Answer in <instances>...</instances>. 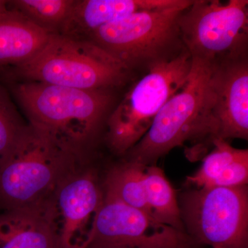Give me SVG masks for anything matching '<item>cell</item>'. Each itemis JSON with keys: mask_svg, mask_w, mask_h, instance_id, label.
Listing matches in <instances>:
<instances>
[{"mask_svg": "<svg viewBox=\"0 0 248 248\" xmlns=\"http://www.w3.org/2000/svg\"><path fill=\"white\" fill-rule=\"evenodd\" d=\"M192 60L186 84L165 104L145 136L124 155L125 160L153 166L186 142L207 141L205 103L214 63Z\"/></svg>", "mask_w": 248, "mask_h": 248, "instance_id": "5", "label": "cell"}, {"mask_svg": "<svg viewBox=\"0 0 248 248\" xmlns=\"http://www.w3.org/2000/svg\"><path fill=\"white\" fill-rule=\"evenodd\" d=\"M184 228L213 248H248V186L202 187L183 197Z\"/></svg>", "mask_w": 248, "mask_h": 248, "instance_id": "8", "label": "cell"}, {"mask_svg": "<svg viewBox=\"0 0 248 248\" xmlns=\"http://www.w3.org/2000/svg\"><path fill=\"white\" fill-rule=\"evenodd\" d=\"M12 91L29 124L46 133L84 162L113 96L110 91H88L25 81Z\"/></svg>", "mask_w": 248, "mask_h": 248, "instance_id": "1", "label": "cell"}, {"mask_svg": "<svg viewBox=\"0 0 248 248\" xmlns=\"http://www.w3.org/2000/svg\"><path fill=\"white\" fill-rule=\"evenodd\" d=\"M182 0H76L59 35L87 41L96 31L116 20L140 12L180 4Z\"/></svg>", "mask_w": 248, "mask_h": 248, "instance_id": "12", "label": "cell"}, {"mask_svg": "<svg viewBox=\"0 0 248 248\" xmlns=\"http://www.w3.org/2000/svg\"><path fill=\"white\" fill-rule=\"evenodd\" d=\"M193 0L170 7L140 11L96 31L89 42L122 62L130 71L170 61L185 50L179 27L183 11Z\"/></svg>", "mask_w": 248, "mask_h": 248, "instance_id": "4", "label": "cell"}, {"mask_svg": "<svg viewBox=\"0 0 248 248\" xmlns=\"http://www.w3.org/2000/svg\"><path fill=\"white\" fill-rule=\"evenodd\" d=\"M81 164L46 133L27 124L0 166V206L43 209L58 186Z\"/></svg>", "mask_w": 248, "mask_h": 248, "instance_id": "2", "label": "cell"}, {"mask_svg": "<svg viewBox=\"0 0 248 248\" xmlns=\"http://www.w3.org/2000/svg\"><path fill=\"white\" fill-rule=\"evenodd\" d=\"M76 3V0H14L8 1V6L47 33L58 35Z\"/></svg>", "mask_w": 248, "mask_h": 248, "instance_id": "17", "label": "cell"}, {"mask_svg": "<svg viewBox=\"0 0 248 248\" xmlns=\"http://www.w3.org/2000/svg\"><path fill=\"white\" fill-rule=\"evenodd\" d=\"M26 125L9 93L0 84V166L12 151Z\"/></svg>", "mask_w": 248, "mask_h": 248, "instance_id": "19", "label": "cell"}, {"mask_svg": "<svg viewBox=\"0 0 248 248\" xmlns=\"http://www.w3.org/2000/svg\"><path fill=\"white\" fill-rule=\"evenodd\" d=\"M0 248H60L43 209L17 208L0 214Z\"/></svg>", "mask_w": 248, "mask_h": 248, "instance_id": "14", "label": "cell"}, {"mask_svg": "<svg viewBox=\"0 0 248 248\" xmlns=\"http://www.w3.org/2000/svg\"><path fill=\"white\" fill-rule=\"evenodd\" d=\"M208 141L248 139V58L214 63L205 103Z\"/></svg>", "mask_w": 248, "mask_h": 248, "instance_id": "11", "label": "cell"}, {"mask_svg": "<svg viewBox=\"0 0 248 248\" xmlns=\"http://www.w3.org/2000/svg\"><path fill=\"white\" fill-rule=\"evenodd\" d=\"M146 168L138 163L125 159L113 166L106 177L104 196L141 210L152 217L146 198Z\"/></svg>", "mask_w": 248, "mask_h": 248, "instance_id": "16", "label": "cell"}, {"mask_svg": "<svg viewBox=\"0 0 248 248\" xmlns=\"http://www.w3.org/2000/svg\"><path fill=\"white\" fill-rule=\"evenodd\" d=\"M192 60L186 49L177 58L146 71L108 116L107 142L111 151L124 155L138 144L170 98L187 81Z\"/></svg>", "mask_w": 248, "mask_h": 248, "instance_id": "6", "label": "cell"}, {"mask_svg": "<svg viewBox=\"0 0 248 248\" xmlns=\"http://www.w3.org/2000/svg\"><path fill=\"white\" fill-rule=\"evenodd\" d=\"M9 6H8V1L4 0H0V15L6 14L9 11Z\"/></svg>", "mask_w": 248, "mask_h": 248, "instance_id": "20", "label": "cell"}, {"mask_svg": "<svg viewBox=\"0 0 248 248\" xmlns=\"http://www.w3.org/2000/svg\"><path fill=\"white\" fill-rule=\"evenodd\" d=\"M104 200L97 174L81 167L57 187L44 207L60 248H82Z\"/></svg>", "mask_w": 248, "mask_h": 248, "instance_id": "10", "label": "cell"}, {"mask_svg": "<svg viewBox=\"0 0 248 248\" xmlns=\"http://www.w3.org/2000/svg\"><path fill=\"white\" fill-rule=\"evenodd\" d=\"M179 27L192 59L215 63L248 58V0H193Z\"/></svg>", "mask_w": 248, "mask_h": 248, "instance_id": "7", "label": "cell"}, {"mask_svg": "<svg viewBox=\"0 0 248 248\" xmlns=\"http://www.w3.org/2000/svg\"><path fill=\"white\" fill-rule=\"evenodd\" d=\"M214 148L203 160V164L192 175L186 179L187 184L197 188L211 187L214 182L234 161L248 153L247 149H237L228 141L215 140L212 143Z\"/></svg>", "mask_w": 248, "mask_h": 248, "instance_id": "18", "label": "cell"}, {"mask_svg": "<svg viewBox=\"0 0 248 248\" xmlns=\"http://www.w3.org/2000/svg\"><path fill=\"white\" fill-rule=\"evenodd\" d=\"M50 35L14 11L0 15V73L30 60Z\"/></svg>", "mask_w": 248, "mask_h": 248, "instance_id": "13", "label": "cell"}, {"mask_svg": "<svg viewBox=\"0 0 248 248\" xmlns=\"http://www.w3.org/2000/svg\"><path fill=\"white\" fill-rule=\"evenodd\" d=\"M132 72L89 41L51 35L32 58L6 75L88 91H110L123 86Z\"/></svg>", "mask_w": 248, "mask_h": 248, "instance_id": "3", "label": "cell"}, {"mask_svg": "<svg viewBox=\"0 0 248 248\" xmlns=\"http://www.w3.org/2000/svg\"><path fill=\"white\" fill-rule=\"evenodd\" d=\"M189 242L185 233L104 194L82 248H187Z\"/></svg>", "mask_w": 248, "mask_h": 248, "instance_id": "9", "label": "cell"}, {"mask_svg": "<svg viewBox=\"0 0 248 248\" xmlns=\"http://www.w3.org/2000/svg\"><path fill=\"white\" fill-rule=\"evenodd\" d=\"M145 189L147 205L153 219L184 232L177 192L164 171L156 165L146 166Z\"/></svg>", "mask_w": 248, "mask_h": 248, "instance_id": "15", "label": "cell"}]
</instances>
